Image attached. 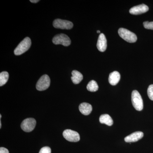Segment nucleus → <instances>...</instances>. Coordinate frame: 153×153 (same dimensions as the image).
<instances>
[{
    "label": "nucleus",
    "mask_w": 153,
    "mask_h": 153,
    "mask_svg": "<svg viewBox=\"0 0 153 153\" xmlns=\"http://www.w3.org/2000/svg\"><path fill=\"white\" fill-rule=\"evenodd\" d=\"M31 45V41L30 38L29 37L25 38L15 49L14 54L16 55H22L30 49Z\"/></svg>",
    "instance_id": "1"
},
{
    "label": "nucleus",
    "mask_w": 153,
    "mask_h": 153,
    "mask_svg": "<svg viewBox=\"0 0 153 153\" xmlns=\"http://www.w3.org/2000/svg\"><path fill=\"white\" fill-rule=\"evenodd\" d=\"M131 101L134 107L138 111L142 110L143 108V102L141 96L137 90H134L132 92Z\"/></svg>",
    "instance_id": "2"
},
{
    "label": "nucleus",
    "mask_w": 153,
    "mask_h": 153,
    "mask_svg": "<svg viewBox=\"0 0 153 153\" xmlns=\"http://www.w3.org/2000/svg\"><path fill=\"white\" fill-rule=\"evenodd\" d=\"M118 34L121 38L129 43H134L137 41L136 35L127 29L120 28L118 30Z\"/></svg>",
    "instance_id": "3"
},
{
    "label": "nucleus",
    "mask_w": 153,
    "mask_h": 153,
    "mask_svg": "<svg viewBox=\"0 0 153 153\" xmlns=\"http://www.w3.org/2000/svg\"><path fill=\"white\" fill-rule=\"evenodd\" d=\"M53 44L58 45L61 44L65 47H68L71 44V41L68 36L64 34H60L55 36L52 39Z\"/></svg>",
    "instance_id": "4"
},
{
    "label": "nucleus",
    "mask_w": 153,
    "mask_h": 153,
    "mask_svg": "<svg viewBox=\"0 0 153 153\" xmlns=\"http://www.w3.org/2000/svg\"><path fill=\"white\" fill-rule=\"evenodd\" d=\"M50 79L47 74L43 75L39 79L36 84V87L37 90L42 91L47 89L50 86Z\"/></svg>",
    "instance_id": "5"
},
{
    "label": "nucleus",
    "mask_w": 153,
    "mask_h": 153,
    "mask_svg": "<svg viewBox=\"0 0 153 153\" xmlns=\"http://www.w3.org/2000/svg\"><path fill=\"white\" fill-rule=\"evenodd\" d=\"M36 121L33 118H28L23 120L21 124V128L24 131L30 132L33 131L35 128Z\"/></svg>",
    "instance_id": "6"
},
{
    "label": "nucleus",
    "mask_w": 153,
    "mask_h": 153,
    "mask_svg": "<svg viewBox=\"0 0 153 153\" xmlns=\"http://www.w3.org/2000/svg\"><path fill=\"white\" fill-rule=\"evenodd\" d=\"M53 26L56 29L70 30L73 27V24L72 22L69 21L57 19L53 22Z\"/></svg>",
    "instance_id": "7"
},
{
    "label": "nucleus",
    "mask_w": 153,
    "mask_h": 153,
    "mask_svg": "<svg viewBox=\"0 0 153 153\" xmlns=\"http://www.w3.org/2000/svg\"><path fill=\"white\" fill-rule=\"evenodd\" d=\"M63 135L65 139L71 142H77L80 140L78 133L71 129L65 130L63 132Z\"/></svg>",
    "instance_id": "8"
},
{
    "label": "nucleus",
    "mask_w": 153,
    "mask_h": 153,
    "mask_svg": "<svg viewBox=\"0 0 153 153\" xmlns=\"http://www.w3.org/2000/svg\"><path fill=\"white\" fill-rule=\"evenodd\" d=\"M149 10V8L147 6L144 4H142L132 7L129 10V13L132 15H140L146 13Z\"/></svg>",
    "instance_id": "9"
},
{
    "label": "nucleus",
    "mask_w": 153,
    "mask_h": 153,
    "mask_svg": "<svg viewBox=\"0 0 153 153\" xmlns=\"http://www.w3.org/2000/svg\"><path fill=\"white\" fill-rule=\"evenodd\" d=\"M143 133L141 131H136L133 133L129 135L126 137L124 138L126 143L136 142L141 139L143 137Z\"/></svg>",
    "instance_id": "10"
},
{
    "label": "nucleus",
    "mask_w": 153,
    "mask_h": 153,
    "mask_svg": "<svg viewBox=\"0 0 153 153\" xmlns=\"http://www.w3.org/2000/svg\"><path fill=\"white\" fill-rule=\"evenodd\" d=\"M97 47L100 52L105 51L107 48V40L105 36L103 33H101L99 36Z\"/></svg>",
    "instance_id": "11"
},
{
    "label": "nucleus",
    "mask_w": 153,
    "mask_h": 153,
    "mask_svg": "<svg viewBox=\"0 0 153 153\" xmlns=\"http://www.w3.org/2000/svg\"><path fill=\"white\" fill-rule=\"evenodd\" d=\"M120 79V75L119 72L117 71H114L110 74L108 81L111 85H116L119 82Z\"/></svg>",
    "instance_id": "12"
},
{
    "label": "nucleus",
    "mask_w": 153,
    "mask_h": 153,
    "mask_svg": "<svg viewBox=\"0 0 153 153\" xmlns=\"http://www.w3.org/2000/svg\"><path fill=\"white\" fill-rule=\"evenodd\" d=\"M79 111L82 114L88 115L92 111V107L89 103L83 102L79 105Z\"/></svg>",
    "instance_id": "13"
},
{
    "label": "nucleus",
    "mask_w": 153,
    "mask_h": 153,
    "mask_svg": "<svg viewBox=\"0 0 153 153\" xmlns=\"http://www.w3.org/2000/svg\"><path fill=\"white\" fill-rule=\"evenodd\" d=\"M72 76L71 77L72 82L75 84H79L83 79V76L79 71L74 70L71 72Z\"/></svg>",
    "instance_id": "14"
},
{
    "label": "nucleus",
    "mask_w": 153,
    "mask_h": 153,
    "mask_svg": "<svg viewBox=\"0 0 153 153\" xmlns=\"http://www.w3.org/2000/svg\"><path fill=\"white\" fill-rule=\"evenodd\" d=\"M100 122L102 124H105L108 126H112L113 120L111 117L108 114H102L99 118Z\"/></svg>",
    "instance_id": "15"
},
{
    "label": "nucleus",
    "mask_w": 153,
    "mask_h": 153,
    "mask_svg": "<svg viewBox=\"0 0 153 153\" xmlns=\"http://www.w3.org/2000/svg\"><path fill=\"white\" fill-rule=\"evenodd\" d=\"M98 85L95 80H92L88 82L87 85V90L91 92H95L98 90Z\"/></svg>",
    "instance_id": "16"
},
{
    "label": "nucleus",
    "mask_w": 153,
    "mask_h": 153,
    "mask_svg": "<svg viewBox=\"0 0 153 153\" xmlns=\"http://www.w3.org/2000/svg\"><path fill=\"white\" fill-rule=\"evenodd\" d=\"M9 73L7 71H3L0 74V86H2L7 83L8 80Z\"/></svg>",
    "instance_id": "17"
},
{
    "label": "nucleus",
    "mask_w": 153,
    "mask_h": 153,
    "mask_svg": "<svg viewBox=\"0 0 153 153\" xmlns=\"http://www.w3.org/2000/svg\"><path fill=\"white\" fill-rule=\"evenodd\" d=\"M147 93L150 99L153 100V84L150 85L148 87Z\"/></svg>",
    "instance_id": "18"
},
{
    "label": "nucleus",
    "mask_w": 153,
    "mask_h": 153,
    "mask_svg": "<svg viewBox=\"0 0 153 153\" xmlns=\"http://www.w3.org/2000/svg\"><path fill=\"white\" fill-rule=\"evenodd\" d=\"M143 26L146 29L153 30V22H145L143 23Z\"/></svg>",
    "instance_id": "19"
},
{
    "label": "nucleus",
    "mask_w": 153,
    "mask_h": 153,
    "mask_svg": "<svg viewBox=\"0 0 153 153\" xmlns=\"http://www.w3.org/2000/svg\"><path fill=\"white\" fill-rule=\"evenodd\" d=\"M39 153H51V149L49 147H44L41 148Z\"/></svg>",
    "instance_id": "20"
},
{
    "label": "nucleus",
    "mask_w": 153,
    "mask_h": 153,
    "mask_svg": "<svg viewBox=\"0 0 153 153\" xmlns=\"http://www.w3.org/2000/svg\"><path fill=\"white\" fill-rule=\"evenodd\" d=\"M0 153H9V152L7 149L4 147H1L0 148Z\"/></svg>",
    "instance_id": "21"
},
{
    "label": "nucleus",
    "mask_w": 153,
    "mask_h": 153,
    "mask_svg": "<svg viewBox=\"0 0 153 153\" xmlns=\"http://www.w3.org/2000/svg\"><path fill=\"white\" fill-rule=\"evenodd\" d=\"M39 0H30V1L33 3H36L39 1Z\"/></svg>",
    "instance_id": "22"
},
{
    "label": "nucleus",
    "mask_w": 153,
    "mask_h": 153,
    "mask_svg": "<svg viewBox=\"0 0 153 153\" xmlns=\"http://www.w3.org/2000/svg\"><path fill=\"white\" fill-rule=\"evenodd\" d=\"M97 33H100V32L99 31V30H98V31H97Z\"/></svg>",
    "instance_id": "23"
}]
</instances>
